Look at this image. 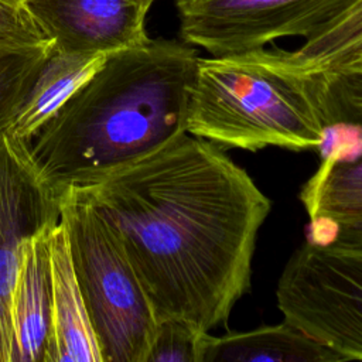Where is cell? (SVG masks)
Returning a JSON list of instances; mask_svg holds the SVG:
<instances>
[{
  "instance_id": "277c9868",
  "label": "cell",
  "mask_w": 362,
  "mask_h": 362,
  "mask_svg": "<svg viewBox=\"0 0 362 362\" xmlns=\"http://www.w3.org/2000/svg\"><path fill=\"white\" fill-rule=\"evenodd\" d=\"M61 219L102 362H146L157 317L117 235L74 189Z\"/></svg>"
},
{
  "instance_id": "9a60e30c",
  "label": "cell",
  "mask_w": 362,
  "mask_h": 362,
  "mask_svg": "<svg viewBox=\"0 0 362 362\" xmlns=\"http://www.w3.org/2000/svg\"><path fill=\"white\" fill-rule=\"evenodd\" d=\"M54 44L40 47L0 45V130H4L45 64Z\"/></svg>"
},
{
  "instance_id": "7c38bea8",
  "label": "cell",
  "mask_w": 362,
  "mask_h": 362,
  "mask_svg": "<svg viewBox=\"0 0 362 362\" xmlns=\"http://www.w3.org/2000/svg\"><path fill=\"white\" fill-rule=\"evenodd\" d=\"M106 57L105 54H66L54 48L4 130L31 143L35 134L100 69Z\"/></svg>"
},
{
  "instance_id": "e0dca14e",
  "label": "cell",
  "mask_w": 362,
  "mask_h": 362,
  "mask_svg": "<svg viewBox=\"0 0 362 362\" xmlns=\"http://www.w3.org/2000/svg\"><path fill=\"white\" fill-rule=\"evenodd\" d=\"M206 334L182 320L161 318L146 362H201Z\"/></svg>"
},
{
  "instance_id": "d6986e66",
  "label": "cell",
  "mask_w": 362,
  "mask_h": 362,
  "mask_svg": "<svg viewBox=\"0 0 362 362\" xmlns=\"http://www.w3.org/2000/svg\"><path fill=\"white\" fill-rule=\"evenodd\" d=\"M328 242L339 246H362V219L332 225V235Z\"/></svg>"
},
{
  "instance_id": "9c48e42d",
  "label": "cell",
  "mask_w": 362,
  "mask_h": 362,
  "mask_svg": "<svg viewBox=\"0 0 362 362\" xmlns=\"http://www.w3.org/2000/svg\"><path fill=\"white\" fill-rule=\"evenodd\" d=\"M55 226L25 243L11 297L8 362H47L52 339L51 233Z\"/></svg>"
},
{
  "instance_id": "ffe728a7",
  "label": "cell",
  "mask_w": 362,
  "mask_h": 362,
  "mask_svg": "<svg viewBox=\"0 0 362 362\" xmlns=\"http://www.w3.org/2000/svg\"><path fill=\"white\" fill-rule=\"evenodd\" d=\"M362 65V42H359L354 49H351L337 65H334L331 69L335 68H345V66H358ZM329 71V69H327Z\"/></svg>"
},
{
  "instance_id": "8992f818",
  "label": "cell",
  "mask_w": 362,
  "mask_h": 362,
  "mask_svg": "<svg viewBox=\"0 0 362 362\" xmlns=\"http://www.w3.org/2000/svg\"><path fill=\"white\" fill-rule=\"evenodd\" d=\"M349 0H175L180 38L209 55L264 48L286 38L305 40Z\"/></svg>"
},
{
  "instance_id": "5bb4252c",
  "label": "cell",
  "mask_w": 362,
  "mask_h": 362,
  "mask_svg": "<svg viewBox=\"0 0 362 362\" xmlns=\"http://www.w3.org/2000/svg\"><path fill=\"white\" fill-rule=\"evenodd\" d=\"M362 42V0H349L297 49L287 51L290 62L303 72H322L337 65Z\"/></svg>"
},
{
  "instance_id": "7a4b0ae2",
  "label": "cell",
  "mask_w": 362,
  "mask_h": 362,
  "mask_svg": "<svg viewBox=\"0 0 362 362\" xmlns=\"http://www.w3.org/2000/svg\"><path fill=\"white\" fill-rule=\"evenodd\" d=\"M198 61L182 40L148 38L107 54L31 140L41 174L61 192L86 187L187 133Z\"/></svg>"
},
{
  "instance_id": "4fadbf2b",
  "label": "cell",
  "mask_w": 362,
  "mask_h": 362,
  "mask_svg": "<svg viewBox=\"0 0 362 362\" xmlns=\"http://www.w3.org/2000/svg\"><path fill=\"white\" fill-rule=\"evenodd\" d=\"M301 201L311 222L362 219V153L355 158H325L304 187Z\"/></svg>"
},
{
  "instance_id": "ba28073f",
  "label": "cell",
  "mask_w": 362,
  "mask_h": 362,
  "mask_svg": "<svg viewBox=\"0 0 362 362\" xmlns=\"http://www.w3.org/2000/svg\"><path fill=\"white\" fill-rule=\"evenodd\" d=\"M49 37L66 54H112L148 41V7L137 0H24Z\"/></svg>"
},
{
  "instance_id": "8fae6325",
  "label": "cell",
  "mask_w": 362,
  "mask_h": 362,
  "mask_svg": "<svg viewBox=\"0 0 362 362\" xmlns=\"http://www.w3.org/2000/svg\"><path fill=\"white\" fill-rule=\"evenodd\" d=\"M332 348L286 318L250 331L206 334L201 362H339Z\"/></svg>"
},
{
  "instance_id": "ac0fdd59",
  "label": "cell",
  "mask_w": 362,
  "mask_h": 362,
  "mask_svg": "<svg viewBox=\"0 0 362 362\" xmlns=\"http://www.w3.org/2000/svg\"><path fill=\"white\" fill-rule=\"evenodd\" d=\"M52 44L24 1L0 0V45L40 47Z\"/></svg>"
},
{
  "instance_id": "44dd1931",
  "label": "cell",
  "mask_w": 362,
  "mask_h": 362,
  "mask_svg": "<svg viewBox=\"0 0 362 362\" xmlns=\"http://www.w3.org/2000/svg\"><path fill=\"white\" fill-rule=\"evenodd\" d=\"M137 1H140V3H143L144 6H147L148 8L151 7V4L156 1V0H137Z\"/></svg>"
},
{
  "instance_id": "52a82bcc",
  "label": "cell",
  "mask_w": 362,
  "mask_h": 362,
  "mask_svg": "<svg viewBox=\"0 0 362 362\" xmlns=\"http://www.w3.org/2000/svg\"><path fill=\"white\" fill-rule=\"evenodd\" d=\"M62 198L41 174L30 143L0 130V362L10 358V307L25 243L59 222Z\"/></svg>"
},
{
  "instance_id": "5b68a950",
  "label": "cell",
  "mask_w": 362,
  "mask_h": 362,
  "mask_svg": "<svg viewBox=\"0 0 362 362\" xmlns=\"http://www.w3.org/2000/svg\"><path fill=\"white\" fill-rule=\"evenodd\" d=\"M283 317L337 351L362 361V246L305 240L276 287Z\"/></svg>"
},
{
  "instance_id": "603a6c76",
  "label": "cell",
  "mask_w": 362,
  "mask_h": 362,
  "mask_svg": "<svg viewBox=\"0 0 362 362\" xmlns=\"http://www.w3.org/2000/svg\"><path fill=\"white\" fill-rule=\"evenodd\" d=\"M18 1H24V0H18Z\"/></svg>"
},
{
  "instance_id": "2e32d148",
  "label": "cell",
  "mask_w": 362,
  "mask_h": 362,
  "mask_svg": "<svg viewBox=\"0 0 362 362\" xmlns=\"http://www.w3.org/2000/svg\"><path fill=\"white\" fill-rule=\"evenodd\" d=\"M318 74L331 126L344 124L362 132V66L335 68Z\"/></svg>"
},
{
  "instance_id": "3957f363",
  "label": "cell",
  "mask_w": 362,
  "mask_h": 362,
  "mask_svg": "<svg viewBox=\"0 0 362 362\" xmlns=\"http://www.w3.org/2000/svg\"><path fill=\"white\" fill-rule=\"evenodd\" d=\"M331 127L320 74L293 66L286 49L199 57L187 133L219 146L320 150Z\"/></svg>"
},
{
  "instance_id": "7402d4cb",
  "label": "cell",
  "mask_w": 362,
  "mask_h": 362,
  "mask_svg": "<svg viewBox=\"0 0 362 362\" xmlns=\"http://www.w3.org/2000/svg\"><path fill=\"white\" fill-rule=\"evenodd\" d=\"M358 66H362V65H358ZM345 68H349V66H345Z\"/></svg>"
},
{
  "instance_id": "30bf717a",
  "label": "cell",
  "mask_w": 362,
  "mask_h": 362,
  "mask_svg": "<svg viewBox=\"0 0 362 362\" xmlns=\"http://www.w3.org/2000/svg\"><path fill=\"white\" fill-rule=\"evenodd\" d=\"M52 339L47 362H102L92 324L75 276L66 226L51 233Z\"/></svg>"
},
{
  "instance_id": "6da1fadb",
  "label": "cell",
  "mask_w": 362,
  "mask_h": 362,
  "mask_svg": "<svg viewBox=\"0 0 362 362\" xmlns=\"http://www.w3.org/2000/svg\"><path fill=\"white\" fill-rule=\"evenodd\" d=\"M69 189L115 230L157 321L178 318L201 332L226 325L250 290L272 201L219 144L184 133Z\"/></svg>"
}]
</instances>
